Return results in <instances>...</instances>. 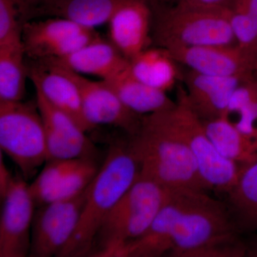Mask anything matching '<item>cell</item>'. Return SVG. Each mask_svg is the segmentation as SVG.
I'll list each match as a JSON object with an SVG mask.
<instances>
[{"label":"cell","mask_w":257,"mask_h":257,"mask_svg":"<svg viewBox=\"0 0 257 257\" xmlns=\"http://www.w3.org/2000/svg\"><path fill=\"white\" fill-rule=\"evenodd\" d=\"M162 112L189 147L208 188L228 194L237 182L239 167L223 156L216 148L202 120L189 105L184 89H179L176 105Z\"/></svg>","instance_id":"7"},{"label":"cell","mask_w":257,"mask_h":257,"mask_svg":"<svg viewBox=\"0 0 257 257\" xmlns=\"http://www.w3.org/2000/svg\"><path fill=\"white\" fill-rule=\"evenodd\" d=\"M89 186L75 197L45 204L35 212L30 256H58L78 225Z\"/></svg>","instance_id":"8"},{"label":"cell","mask_w":257,"mask_h":257,"mask_svg":"<svg viewBox=\"0 0 257 257\" xmlns=\"http://www.w3.org/2000/svg\"><path fill=\"white\" fill-rule=\"evenodd\" d=\"M83 30L86 29L63 18L29 20L22 28L25 54L30 60L55 58L64 40Z\"/></svg>","instance_id":"18"},{"label":"cell","mask_w":257,"mask_h":257,"mask_svg":"<svg viewBox=\"0 0 257 257\" xmlns=\"http://www.w3.org/2000/svg\"><path fill=\"white\" fill-rule=\"evenodd\" d=\"M104 81L130 110L141 116L168 110L176 105V102L167 96V92L135 79L128 68L113 78Z\"/></svg>","instance_id":"20"},{"label":"cell","mask_w":257,"mask_h":257,"mask_svg":"<svg viewBox=\"0 0 257 257\" xmlns=\"http://www.w3.org/2000/svg\"><path fill=\"white\" fill-rule=\"evenodd\" d=\"M27 67L29 79L47 101L72 116L86 133L94 130L84 117L73 71L52 59L30 60Z\"/></svg>","instance_id":"10"},{"label":"cell","mask_w":257,"mask_h":257,"mask_svg":"<svg viewBox=\"0 0 257 257\" xmlns=\"http://www.w3.org/2000/svg\"><path fill=\"white\" fill-rule=\"evenodd\" d=\"M172 190L140 175L103 221L90 256H121L148 229Z\"/></svg>","instance_id":"4"},{"label":"cell","mask_w":257,"mask_h":257,"mask_svg":"<svg viewBox=\"0 0 257 257\" xmlns=\"http://www.w3.org/2000/svg\"><path fill=\"white\" fill-rule=\"evenodd\" d=\"M0 148L26 180L48 160L45 124L36 100L0 101Z\"/></svg>","instance_id":"6"},{"label":"cell","mask_w":257,"mask_h":257,"mask_svg":"<svg viewBox=\"0 0 257 257\" xmlns=\"http://www.w3.org/2000/svg\"><path fill=\"white\" fill-rule=\"evenodd\" d=\"M128 61V70L133 77L163 92L172 89L180 76L177 62L162 47H147Z\"/></svg>","instance_id":"21"},{"label":"cell","mask_w":257,"mask_h":257,"mask_svg":"<svg viewBox=\"0 0 257 257\" xmlns=\"http://www.w3.org/2000/svg\"><path fill=\"white\" fill-rule=\"evenodd\" d=\"M23 40L0 45V101H23L29 78Z\"/></svg>","instance_id":"23"},{"label":"cell","mask_w":257,"mask_h":257,"mask_svg":"<svg viewBox=\"0 0 257 257\" xmlns=\"http://www.w3.org/2000/svg\"><path fill=\"white\" fill-rule=\"evenodd\" d=\"M236 227L220 202L204 191L186 189L170 256L194 257L202 248L236 236Z\"/></svg>","instance_id":"5"},{"label":"cell","mask_w":257,"mask_h":257,"mask_svg":"<svg viewBox=\"0 0 257 257\" xmlns=\"http://www.w3.org/2000/svg\"><path fill=\"white\" fill-rule=\"evenodd\" d=\"M35 91L37 106L45 124L48 160H96L97 150L78 123Z\"/></svg>","instance_id":"12"},{"label":"cell","mask_w":257,"mask_h":257,"mask_svg":"<svg viewBox=\"0 0 257 257\" xmlns=\"http://www.w3.org/2000/svg\"><path fill=\"white\" fill-rule=\"evenodd\" d=\"M202 121L207 135L221 155L240 169L257 160V138L241 133L222 116Z\"/></svg>","instance_id":"22"},{"label":"cell","mask_w":257,"mask_h":257,"mask_svg":"<svg viewBox=\"0 0 257 257\" xmlns=\"http://www.w3.org/2000/svg\"><path fill=\"white\" fill-rule=\"evenodd\" d=\"M73 72L80 89L84 117L93 128L108 125L121 128L130 138L138 134L144 116L130 110L105 81L91 80Z\"/></svg>","instance_id":"11"},{"label":"cell","mask_w":257,"mask_h":257,"mask_svg":"<svg viewBox=\"0 0 257 257\" xmlns=\"http://www.w3.org/2000/svg\"><path fill=\"white\" fill-rule=\"evenodd\" d=\"M55 0H18L22 24L28 21L32 12Z\"/></svg>","instance_id":"29"},{"label":"cell","mask_w":257,"mask_h":257,"mask_svg":"<svg viewBox=\"0 0 257 257\" xmlns=\"http://www.w3.org/2000/svg\"><path fill=\"white\" fill-rule=\"evenodd\" d=\"M227 194L236 226L257 230V160L240 169L237 182Z\"/></svg>","instance_id":"24"},{"label":"cell","mask_w":257,"mask_h":257,"mask_svg":"<svg viewBox=\"0 0 257 257\" xmlns=\"http://www.w3.org/2000/svg\"><path fill=\"white\" fill-rule=\"evenodd\" d=\"M1 200L0 257L30 256L36 205L26 179L14 176Z\"/></svg>","instance_id":"9"},{"label":"cell","mask_w":257,"mask_h":257,"mask_svg":"<svg viewBox=\"0 0 257 257\" xmlns=\"http://www.w3.org/2000/svg\"><path fill=\"white\" fill-rule=\"evenodd\" d=\"M140 175V162L130 141L113 143L99 172L89 186L75 231L57 256L91 254L94 239L103 221Z\"/></svg>","instance_id":"1"},{"label":"cell","mask_w":257,"mask_h":257,"mask_svg":"<svg viewBox=\"0 0 257 257\" xmlns=\"http://www.w3.org/2000/svg\"><path fill=\"white\" fill-rule=\"evenodd\" d=\"M229 8L242 11L257 26V0H233Z\"/></svg>","instance_id":"30"},{"label":"cell","mask_w":257,"mask_h":257,"mask_svg":"<svg viewBox=\"0 0 257 257\" xmlns=\"http://www.w3.org/2000/svg\"><path fill=\"white\" fill-rule=\"evenodd\" d=\"M122 0H55L35 10L32 19L60 18L69 20L83 28L95 30L108 24Z\"/></svg>","instance_id":"19"},{"label":"cell","mask_w":257,"mask_h":257,"mask_svg":"<svg viewBox=\"0 0 257 257\" xmlns=\"http://www.w3.org/2000/svg\"><path fill=\"white\" fill-rule=\"evenodd\" d=\"M253 77H254L255 78H256V79L257 80V65H256V68H255V69H254V71H253Z\"/></svg>","instance_id":"33"},{"label":"cell","mask_w":257,"mask_h":257,"mask_svg":"<svg viewBox=\"0 0 257 257\" xmlns=\"http://www.w3.org/2000/svg\"><path fill=\"white\" fill-rule=\"evenodd\" d=\"M152 0H122L108 23L109 40L128 60L150 47Z\"/></svg>","instance_id":"14"},{"label":"cell","mask_w":257,"mask_h":257,"mask_svg":"<svg viewBox=\"0 0 257 257\" xmlns=\"http://www.w3.org/2000/svg\"><path fill=\"white\" fill-rule=\"evenodd\" d=\"M152 1L156 2V3H162V2L165 1V0H152Z\"/></svg>","instance_id":"34"},{"label":"cell","mask_w":257,"mask_h":257,"mask_svg":"<svg viewBox=\"0 0 257 257\" xmlns=\"http://www.w3.org/2000/svg\"><path fill=\"white\" fill-rule=\"evenodd\" d=\"M99 168L96 159H81L78 165L44 195L38 207L75 197L92 183Z\"/></svg>","instance_id":"26"},{"label":"cell","mask_w":257,"mask_h":257,"mask_svg":"<svg viewBox=\"0 0 257 257\" xmlns=\"http://www.w3.org/2000/svg\"><path fill=\"white\" fill-rule=\"evenodd\" d=\"M197 4L208 5V6L221 7L229 8L233 0H187Z\"/></svg>","instance_id":"32"},{"label":"cell","mask_w":257,"mask_h":257,"mask_svg":"<svg viewBox=\"0 0 257 257\" xmlns=\"http://www.w3.org/2000/svg\"><path fill=\"white\" fill-rule=\"evenodd\" d=\"M80 160L81 159H54L47 161L43 170L30 185V192L35 200L36 207H38L44 195L78 165Z\"/></svg>","instance_id":"27"},{"label":"cell","mask_w":257,"mask_h":257,"mask_svg":"<svg viewBox=\"0 0 257 257\" xmlns=\"http://www.w3.org/2000/svg\"><path fill=\"white\" fill-rule=\"evenodd\" d=\"M152 41L166 50L236 45L229 8L179 0L173 7L152 1Z\"/></svg>","instance_id":"3"},{"label":"cell","mask_w":257,"mask_h":257,"mask_svg":"<svg viewBox=\"0 0 257 257\" xmlns=\"http://www.w3.org/2000/svg\"><path fill=\"white\" fill-rule=\"evenodd\" d=\"M13 177L14 176L10 174V171L8 170V167L5 165L4 161H3V152H1V155H0V197L4 195Z\"/></svg>","instance_id":"31"},{"label":"cell","mask_w":257,"mask_h":257,"mask_svg":"<svg viewBox=\"0 0 257 257\" xmlns=\"http://www.w3.org/2000/svg\"><path fill=\"white\" fill-rule=\"evenodd\" d=\"M221 116L241 133L257 138V80L253 74L235 89Z\"/></svg>","instance_id":"25"},{"label":"cell","mask_w":257,"mask_h":257,"mask_svg":"<svg viewBox=\"0 0 257 257\" xmlns=\"http://www.w3.org/2000/svg\"><path fill=\"white\" fill-rule=\"evenodd\" d=\"M167 50L177 63L207 75L246 77L253 74L257 65V55L237 45L181 47Z\"/></svg>","instance_id":"13"},{"label":"cell","mask_w":257,"mask_h":257,"mask_svg":"<svg viewBox=\"0 0 257 257\" xmlns=\"http://www.w3.org/2000/svg\"><path fill=\"white\" fill-rule=\"evenodd\" d=\"M140 175L170 189H209L185 142L162 111L143 116L138 134L130 138Z\"/></svg>","instance_id":"2"},{"label":"cell","mask_w":257,"mask_h":257,"mask_svg":"<svg viewBox=\"0 0 257 257\" xmlns=\"http://www.w3.org/2000/svg\"><path fill=\"white\" fill-rule=\"evenodd\" d=\"M248 76L219 77L199 73L189 69L182 75L186 97L193 111L201 119L220 117L235 89Z\"/></svg>","instance_id":"15"},{"label":"cell","mask_w":257,"mask_h":257,"mask_svg":"<svg viewBox=\"0 0 257 257\" xmlns=\"http://www.w3.org/2000/svg\"><path fill=\"white\" fill-rule=\"evenodd\" d=\"M18 0H0V45L22 40Z\"/></svg>","instance_id":"28"},{"label":"cell","mask_w":257,"mask_h":257,"mask_svg":"<svg viewBox=\"0 0 257 257\" xmlns=\"http://www.w3.org/2000/svg\"><path fill=\"white\" fill-rule=\"evenodd\" d=\"M186 189H173L148 229L124 248L120 257H157L170 254L176 223L183 207Z\"/></svg>","instance_id":"16"},{"label":"cell","mask_w":257,"mask_h":257,"mask_svg":"<svg viewBox=\"0 0 257 257\" xmlns=\"http://www.w3.org/2000/svg\"><path fill=\"white\" fill-rule=\"evenodd\" d=\"M52 60L76 73L95 76L101 80H108L124 72L130 62L110 40L100 35L72 55Z\"/></svg>","instance_id":"17"}]
</instances>
